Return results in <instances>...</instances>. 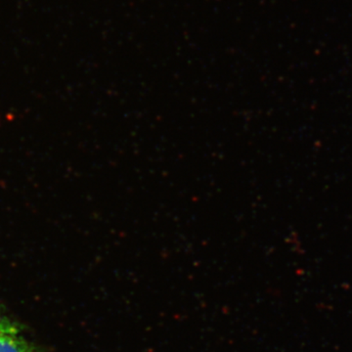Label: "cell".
<instances>
[{
  "instance_id": "obj_2",
  "label": "cell",
  "mask_w": 352,
  "mask_h": 352,
  "mask_svg": "<svg viewBox=\"0 0 352 352\" xmlns=\"http://www.w3.org/2000/svg\"><path fill=\"white\" fill-rule=\"evenodd\" d=\"M17 326L10 319L7 318L3 314H0V333L11 332V331L17 330Z\"/></svg>"
},
{
  "instance_id": "obj_1",
  "label": "cell",
  "mask_w": 352,
  "mask_h": 352,
  "mask_svg": "<svg viewBox=\"0 0 352 352\" xmlns=\"http://www.w3.org/2000/svg\"><path fill=\"white\" fill-rule=\"evenodd\" d=\"M0 352H38V349L25 339L20 329L0 333Z\"/></svg>"
}]
</instances>
